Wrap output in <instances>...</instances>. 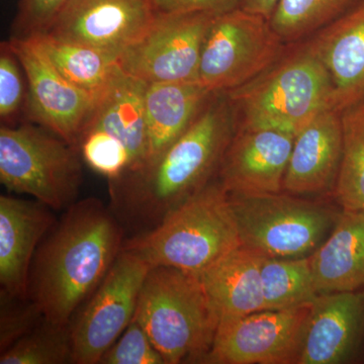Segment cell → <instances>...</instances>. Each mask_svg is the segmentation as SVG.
I'll return each mask as SVG.
<instances>
[{
  "mask_svg": "<svg viewBox=\"0 0 364 364\" xmlns=\"http://www.w3.org/2000/svg\"><path fill=\"white\" fill-rule=\"evenodd\" d=\"M294 138L272 129H236L220 166L222 186L229 193H280Z\"/></svg>",
  "mask_w": 364,
  "mask_h": 364,
  "instance_id": "obj_14",
  "label": "cell"
},
{
  "mask_svg": "<svg viewBox=\"0 0 364 364\" xmlns=\"http://www.w3.org/2000/svg\"><path fill=\"white\" fill-rule=\"evenodd\" d=\"M57 71L72 85L100 97L122 73L117 57L49 33L32 36Z\"/></svg>",
  "mask_w": 364,
  "mask_h": 364,
  "instance_id": "obj_23",
  "label": "cell"
},
{
  "mask_svg": "<svg viewBox=\"0 0 364 364\" xmlns=\"http://www.w3.org/2000/svg\"><path fill=\"white\" fill-rule=\"evenodd\" d=\"M312 305L220 321L203 363L299 364Z\"/></svg>",
  "mask_w": 364,
  "mask_h": 364,
  "instance_id": "obj_11",
  "label": "cell"
},
{
  "mask_svg": "<svg viewBox=\"0 0 364 364\" xmlns=\"http://www.w3.org/2000/svg\"><path fill=\"white\" fill-rule=\"evenodd\" d=\"M78 148L86 164L109 181L119 178L130 168L131 156L126 146L107 132L86 131Z\"/></svg>",
  "mask_w": 364,
  "mask_h": 364,
  "instance_id": "obj_28",
  "label": "cell"
},
{
  "mask_svg": "<svg viewBox=\"0 0 364 364\" xmlns=\"http://www.w3.org/2000/svg\"><path fill=\"white\" fill-rule=\"evenodd\" d=\"M134 318L166 364L203 363L219 325L200 277L168 267L150 268Z\"/></svg>",
  "mask_w": 364,
  "mask_h": 364,
  "instance_id": "obj_5",
  "label": "cell"
},
{
  "mask_svg": "<svg viewBox=\"0 0 364 364\" xmlns=\"http://www.w3.org/2000/svg\"><path fill=\"white\" fill-rule=\"evenodd\" d=\"M284 43L264 16L240 7L219 14L205 38L196 82L212 93L237 90L277 62Z\"/></svg>",
  "mask_w": 364,
  "mask_h": 364,
  "instance_id": "obj_8",
  "label": "cell"
},
{
  "mask_svg": "<svg viewBox=\"0 0 364 364\" xmlns=\"http://www.w3.org/2000/svg\"><path fill=\"white\" fill-rule=\"evenodd\" d=\"M264 256L241 245L198 277L219 322L263 311L261 263Z\"/></svg>",
  "mask_w": 364,
  "mask_h": 364,
  "instance_id": "obj_19",
  "label": "cell"
},
{
  "mask_svg": "<svg viewBox=\"0 0 364 364\" xmlns=\"http://www.w3.org/2000/svg\"><path fill=\"white\" fill-rule=\"evenodd\" d=\"M64 363H72L70 326L46 320L0 355V364Z\"/></svg>",
  "mask_w": 364,
  "mask_h": 364,
  "instance_id": "obj_27",
  "label": "cell"
},
{
  "mask_svg": "<svg viewBox=\"0 0 364 364\" xmlns=\"http://www.w3.org/2000/svg\"><path fill=\"white\" fill-rule=\"evenodd\" d=\"M67 0H20L14 37L28 38L47 32Z\"/></svg>",
  "mask_w": 364,
  "mask_h": 364,
  "instance_id": "obj_32",
  "label": "cell"
},
{
  "mask_svg": "<svg viewBox=\"0 0 364 364\" xmlns=\"http://www.w3.org/2000/svg\"><path fill=\"white\" fill-rule=\"evenodd\" d=\"M318 294L364 287V210H343L327 240L310 256Z\"/></svg>",
  "mask_w": 364,
  "mask_h": 364,
  "instance_id": "obj_21",
  "label": "cell"
},
{
  "mask_svg": "<svg viewBox=\"0 0 364 364\" xmlns=\"http://www.w3.org/2000/svg\"><path fill=\"white\" fill-rule=\"evenodd\" d=\"M279 2V0H241L240 9L270 20Z\"/></svg>",
  "mask_w": 364,
  "mask_h": 364,
  "instance_id": "obj_34",
  "label": "cell"
},
{
  "mask_svg": "<svg viewBox=\"0 0 364 364\" xmlns=\"http://www.w3.org/2000/svg\"><path fill=\"white\" fill-rule=\"evenodd\" d=\"M100 364H166L142 326L134 318Z\"/></svg>",
  "mask_w": 364,
  "mask_h": 364,
  "instance_id": "obj_30",
  "label": "cell"
},
{
  "mask_svg": "<svg viewBox=\"0 0 364 364\" xmlns=\"http://www.w3.org/2000/svg\"><path fill=\"white\" fill-rule=\"evenodd\" d=\"M229 193L210 182L174 208L156 227L124 241L151 267H168L200 277L241 246Z\"/></svg>",
  "mask_w": 364,
  "mask_h": 364,
  "instance_id": "obj_3",
  "label": "cell"
},
{
  "mask_svg": "<svg viewBox=\"0 0 364 364\" xmlns=\"http://www.w3.org/2000/svg\"><path fill=\"white\" fill-rule=\"evenodd\" d=\"M213 95L196 81L148 85L145 97L146 163L159 156L188 130Z\"/></svg>",
  "mask_w": 364,
  "mask_h": 364,
  "instance_id": "obj_22",
  "label": "cell"
},
{
  "mask_svg": "<svg viewBox=\"0 0 364 364\" xmlns=\"http://www.w3.org/2000/svg\"><path fill=\"white\" fill-rule=\"evenodd\" d=\"M20 61L9 43H2L0 53V117L2 121H13L25 100V85Z\"/></svg>",
  "mask_w": 364,
  "mask_h": 364,
  "instance_id": "obj_31",
  "label": "cell"
},
{
  "mask_svg": "<svg viewBox=\"0 0 364 364\" xmlns=\"http://www.w3.org/2000/svg\"><path fill=\"white\" fill-rule=\"evenodd\" d=\"M156 13L202 11L219 16L239 9L241 0H150Z\"/></svg>",
  "mask_w": 364,
  "mask_h": 364,
  "instance_id": "obj_33",
  "label": "cell"
},
{
  "mask_svg": "<svg viewBox=\"0 0 364 364\" xmlns=\"http://www.w3.org/2000/svg\"><path fill=\"white\" fill-rule=\"evenodd\" d=\"M215 14L156 13L136 42L117 58L122 70L148 85L196 81L205 38Z\"/></svg>",
  "mask_w": 364,
  "mask_h": 364,
  "instance_id": "obj_10",
  "label": "cell"
},
{
  "mask_svg": "<svg viewBox=\"0 0 364 364\" xmlns=\"http://www.w3.org/2000/svg\"><path fill=\"white\" fill-rule=\"evenodd\" d=\"M361 105H363V107H364V102H363V104H361Z\"/></svg>",
  "mask_w": 364,
  "mask_h": 364,
  "instance_id": "obj_35",
  "label": "cell"
},
{
  "mask_svg": "<svg viewBox=\"0 0 364 364\" xmlns=\"http://www.w3.org/2000/svg\"><path fill=\"white\" fill-rule=\"evenodd\" d=\"M147 86L145 81L123 72L98 98L97 107L83 132L85 134L97 129L117 136L130 153L131 166L128 170L140 168L147 160Z\"/></svg>",
  "mask_w": 364,
  "mask_h": 364,
  "instance_id": "obj_20",
  "label": "cell"
},
{
  "mask_svg": "<svg viewBox=\"0 0 364 364\" xmlns=\"http://www.w3.org/2000/svg\"><path fill=\"white\" fill-rule=\"evenodd\" d=\"M343 145L335 196L343 210H364V107L342 112Z\"/></svg>",
  "mask_w": 364,
  "mask_h": 364,
  "instance_id": "obj_25",
  "label": "cell"
},
{
  "mask_svg": "<svg viewBox=\"0 0 364 364\" xmlns=\"http://www.w3.org/2000/svg\"><path fill=\"white\" fill-rule=\"evenodd\" d=\"M39 200L0 196V286L18 298H28V279L38 248L56 219Z\"/></svg>",
  "mask_w": 364,
  "mask_h": 364,
  "instance_id": "obj_15",
  "label": "cell"
},
{
  "mask_svg": "<svg viewBox=\"0 0 364 364\" xmlns=\"http://www.w3.org/2000/svg\"><path fill=\"white\" fill-rule=\"evenodd\" d=\"M354 0H279L270 25L284 43L294 42L337 20Z\"/></svg>",
  "mask_w": 364,
  "mask_h": 364,
  "instance_id": "obj_26",
  "label": "cell"
},
{
  "mask_svg": "<svg viewBox=\"0 0 364 364\" xmlns=\"http://www.w3.org/2000/svg\"><path fill=\"white\" fill-rule=\"evenodd\" d=\"M363 328V291L318 294L299 364L344 363L358 347Z\"/></svg>",
  "mask_w": 364,
  "mask_h": 364,
  "instance_id": "obj_18",
  "label": "cell"
},
{
  "mask_svg": "<svg viewBox=\"0 0 364 364\" xmlns=\"http://www.w3.org/2000/svg\"><path fill=\"white\" fill-rule=\"evenodd\" d=\"M124 230L95 198L67 208L42 241L31 267L28 298L47 322L70 326L123 250Z\"/></svg>",
  "mask_w": 364,
  "mask_h": 364,
  "instance_id": "obj_2",
  "label": "cell"
},
{
  "mask_svg": "<svg viewBox=\"0 0 364 364\" xmlns=\"http://www.w3.org/2000/svg\"><path fill=\"white\" fill-rule=\"evenodd\" d=\"M9 43L28 80V119L78 148L100 97L63 77L33 38Z\"/></svg>",
  "mask_w": 364,
  "mask_h": 364,
  "instance_id": "obj_12",
  "label": "cell"
},
{
  "mask_svg": "<svg viewBox=\"0 0 364 364\" xmlns=\"http://www.w3.org/2000/svg\"><path fill=\"white\" fill-rule=\"evenodd\" d=\"M0 299V348L4 351L21 337L33 331L45 318L30 298H18L1 291Z\"/></svg>",
  "mask_w": 364,
  "mask_h": 364,
  "instance_id": "obj_29",
  "label": "cell"
},
{
  "mask_svg": "<svg viewBox=\"0 0 364 364\" xmlns=\"http://www.w3.org/2000/svg\"><path fill=\"white\" fill-rule=\"evenodd\" d=\"M263 310H287L311 305L318 298L310 256L268 257L261 263Z\"/></svg>",
  "mask_w": 364,
  "mask_h": 364,
  "instance_id": "obj_24",
  "label": "cell"
},
{
  "mask_svg": "<svg viewBox=\"0 0 364 364\" xmlns=\"http://www.w3.org/2000/svg\"><path fill=\"white\" fill-rule=\"evenodd\" d=\"M226 93L236 129H272L296 136L320 112L333 109L331 80L306 44Z\"/></svg>",
  "mask_w": 364,
  "mask_h": 364,
  "instance_id": "obj_4",
  "label": "cell"
},
{
  "mask_svg": "<svg viewBox=\"0 0 364 364\" xmlns=\"http://www.w3.org/2000/svg\"><path fill=\"white\" fill-rule=\"evenodd\" d=\"M0 181L52 210L76 203L82 182L77 147L33 124L0 128Z\"/></svg>",
  "mask_w": 364,
  "mask_h": 364,
  "instance_id": "obj_6",
  "label": "cell"
},
{
  "mask_svg": "<svg viewBox=\"0 0 364 364\" xmlns=\"http://www.w3.org/2000/svg\"><path fill=\"white\" fill-rule=\"evenodd\" d=\"M242 245L268 257L312 253L334 222L327 208L282 193H229Z\"/></svg>",
  "mask_w": 364,
  "mask_h": 364,
  "instance_id": "obj_7",
  "label": "cell"
},
{
  "mask_svg": "<svg viewBox=\"0 0 364 364\" xmlns=\"http://www.w3.org/2000/svg\"><path fill=\"white\" fill-rule=\"evenodd\" d=\"M309 49L328 72L333 109L343 112L364 102V2L318 31Z\"/></svg>",
  "mask_w": 364,
  "mask_h": 364,
  "instance_id": "obj_16",
  "label": "cell"
},
{
  "mask_svg": "<svg viewBox=\"0 0 364 364\" xmlns=\"http://www.w3.org/2000/svg\"><path fill=\"white\" fill-rule=\"evenodd\" d=\"M235 130L236 119L227 93H214L188 130L159 156L109 181L111 210L119 222L144 228V232L156 227L210 183Z\"/></svg>",
  "mask_w": 364,
  "mask_h": 364,
  "instance_id": "obj_1",
  "label": "cell"
},
{
  "mask_svg": "<svg viewBox=\"0 0 364 364\" xmlns=\"http://www.w3.org/2000/svg\"><path fill=\"white\" fill-rule=\"evenodd\" d=\"M151 265L136 253L121 251L102 284L72 320V363L100 364L107 349L135 317Z\"/></svg>",
  "mask_w": 364,
  "mask_h": 364,
  "instance_id": "obj_9",
  "label": "cell"
},
{
  "mask_svg": "<svg viewBox=\"0 0 364 364\" xmlns=\"http://www.w3.org/2000/svg\"><path fill=\"white\" fill-rule=\"evenodd\" d=\"M155 16L150 0H67L46 33L119 58Z\"/></svg>",
  "mask_w": 364,
  "mask_h": 364,
  "instance_id": "obj_13",
  "label": "cell"
},
{
  "mask_svg": "<svg viewBox=\"0 0 364 364\" xmlns=\"http://www.w3.org/2000/svg\"><path fill=\"white\" fill-rule=\"evenodd\" d=\"M343 145L342 114L326 109L294 138L284 189L293 196L315 195L335 186Z\"/></svg>",
  "mask_w": 364,
  "mask_h": 364,
  "instance_id": "obj_17",
  "label": "cell"
}]
</instances>
